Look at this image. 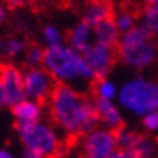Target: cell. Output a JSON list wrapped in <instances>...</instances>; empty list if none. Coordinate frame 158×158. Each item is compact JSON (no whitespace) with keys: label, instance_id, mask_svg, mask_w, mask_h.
Returning <instances> with one entry per match:
<instances>
[{"label":"cell","instance_id":"cell-5","mask_svg":"<svg viewBox=\"0 0 158 158\" xmlns=\"http://www.w3.org/2000/svg\"><path fill=\"white\" fill-rule=\"evenodd\" d=\"M116 54L125 65L135 68V70H144L157 61L158 47L155 45L152 38L149 41H144V42L118 47Z\"/></svg>","mask_w":158,"mask_h":158},{"label":"cell","instance_id":"cell-4","mask_svg":"<svg viewBox=\"0 0 158 158\" xmlns=\"http://www.w3.org/2000/svg\"><path fill=\"white\" fill-rule=\"evenodd\" d=\"M25 149L34 151L42 158H61L67 152V144L62 142L51 125L36 122L16 126Z\"/></svg>","mask_w":158,"mask_h":158},{"label":"cell","instance_id":"cell-26","mask_svg":"<svg viewBox=\"0 0 158 158\" xmlns=\"http://www.w3.org/2000/svg\"><path fill=\"white\" fill-rule=\"evenodd\" d=\"M6 2V6L9 7V9H20V7H25L26 5H29V3H32L34 0H5Z\"/></svg>","mask_w":158,"mask_h":158},{"label":"cell","instance_id":"cell-7","mask_svg":"<svg viewBox=\"0 0 158 158\" xmlns=\"http://www.w3.org/2000/svg\"><path fill=\"white\" fill-rule=\"evenodd\" d=\"M55 84L57 83L44 67L28 68L23 73L25 97L38 102L41 105L44 102H48Z\"/></svg>","mask_w":158,"mask_h":158},{"label":"cell","instance_id":"cell-17","mask_svg":"<svg viewBox=\"0 0 158 158\" xmlns=\"http://www.w3.org/2000/svg\"><path fill=\"white\" fill-rule=\"evenodd\" d=\"M134 151L139 158H158V138L151 135H141Z\"/></svg>","mask_w":158,"mask_h":158},{"label":"cell","instance_id":"cell-34","mask_svg":"<svg viewBox=\"0 0 158 158\" xmlns=\"http://www.w3.org/2000/svg\"><path fill=\"white\" fill-rule=\"evenodd\" d=\"M107 2H109V0H107Z\"/></svg>","mask_w":158,"mask_h":158},{"label":"cell","instance_id":"cell-16","mask_svg":"<svg viewBox=\"0 0 158 158\" xmlns=\"http://www.w3.org/2000/svg\"><path fill=\"white\" fill-rule=\"evenodd\" d=\"M136 19H138V13L131 7H122L116 13H113V20H115L116 28L119 29L120 35L135 28L136 26Z\"/></svg>","mask_w":158,"mask_h":158},{"label":"cell","instance_id":"cell-15","mask_svg":"<svg viewBox=\"0 0 158 158\" xmlns=\"http://www.w3.org/2000/svg\"><path fill=\"white\" fill-rule=\"evenodd\" d=\"M118 93H119V87L107 78H100V80H96L93 83L94 99L113 102L115 99H118Z\"/></svg>","mask_w":158,"mask_h":158},{"label":"cell","instance_id":"cell-19","mask_svg":"<svg viewBox=\"0 0 158 158\" xmlns=\"http://www.w3.org/2000/svg\"><path fill=\"white\" fill-rule=\"evenodd\" d=\"M141 19H142V25L151 34H158V3L145 5L141 12Z\"/></svg>","mask_w":158,"mask_h":158},{"label":"cell","instance_id":"cell-33","mask_svg":"<svg viewBox=\"0 0 158 158\" xmlns=\"http://www.w3.org/2000/svg\"><path fill=\"white\" fill-rule=\"evenodd\" d=\"M2 48H3V42L0 41V52H2Z\"/></svg>","mask_w":158,"mask_h":158},{"label":"cell","instance_id":"cell-8","mask_svg":"<svg viewBox=\"0 0 158 158\" xmlns=\"http://www.w3.org/2000/svg\"><path fill=\"white\" fill-rule=\"evenodd\" d=\"M0 84L5 90L6 105L13 107L25 97L23 73L13 64H0Z\"/></svg>","mask_w":158,"mask_h":158},{"label":"cell","instance_id":"cell-13","mask_svg":"<svg viewBox=\"0 0 158 158\" xmlns=\"http://www.w3.org/2000/svg\"><path fill=\"white\" fill-rule=\"evenodd\" d=\"M113 13L115 12H113L110 2H107V0H90L84 9L83 20L89 26L94 28L102 22L113 18Z\"/></svg>","mask_w":158,"mask_h":158},{"label":"cell","instance_id":"cell-31","mask_svg":"<svg viewBox=\"0 0 158 158\" xmlns=\"http://www.w3.org/2000/svg\"><path fill=\"white\" fill-rule=\"evenodd\" d=\"M147 5H151V3H158V0H144Z\"/></svg>","mask_w":158,"mask_h":158},{"label":"cell","instance_id":"cell-1","mask_svg":"<svg viewBox=\"0 0 158 158\" xmlns=\"http://www.w3.org/2000/svg\"><path fill=\"white\" fill-rule=\"evenodd\" d=\"M48 109L54 125L67 138H83L99 125L93 100L67 84H55Z\"/></svg>","mask_w":158,"mask_h":158},{"label":"cell","instance_id":"cell-32","mask_svg":"<svg viewBox=\"0 0 158 158\" xmlns=\"http://www.w3.org/2000/svg\"><path fill=\"white\" fill-rule=\"evenodd\" d=\"M154 42H155V45L158 47V34H155L154 35Z\"/></svg>","mask_w":158,"mask_h":158},{"label":"cell","instance_id":"cell-2","mask_svg":"<svg viewBox=\"0 0 158 158\" xmlns=\"http://www.w3.org/2000/svg\"><path fill=\"white\" fill-rule=\"evenodd\" d=\"M42 67L57 84L74 87V84H91L96 81L94 74L84 60V55L65 44L55 48H45Z\"/></svg>","mask_w":158,"mask_h":158},{"label":"cell","instance_id":"cell-24","mask_svg":"<svg viewBox=\"0 0 158 158\" xmlns=\"http://www.w3.org/2000/svg\"><path fill=\"white\" fill-rule=\"evenodd\" d=\"M42 6H49V7H65L71 3V0H34Z\"/></svg>","mask_w":158,"mask_h":158},{"label":"cell","instance_id":"cell-23","mask_svg":"<svg viewBox=\"0 0 158 158\" xmlns=\"http://www.w3.org/2000/svg\"><path fill=\"white\" fill-rule=\"evenodd\" d=\"M142 126H144L148 132H155V131H158V110L142 116Z\"/></svg>","mask_w":158,"mask_h":158},{"label":"cell","instance_id":"cell-29","mask_svg":"<svg viewBox=\"0 0 158 158\" xmlns=\"http://www.w3.org/2000/svg\"><path fill=\"white\" fill-rule=\"evenodd\" d=\"M0 158H15V155L9 149H0Z\"/></svg>","mask_w":158,"mask_h":158},{"label":"cell","instance_id":"cell-20","mask_svg":"<svg viewBox=\"0 0 158 158\" xmlns=\"http://www.w3.org/2000/svg\"><path fill=\"white\" fill-rule=\"evenodd\" d=\"M26 51V42H25L22 38H18V36H10L3 42V48H2V52L5 54L7 58H18L19 55L25 54Z\"/></svg>","mask_w":158,"mask_h":158},{"label":"cell","instance_id":"cell-18","mask_svg":"<svg viewBox=\"0 0 158 158\" xmlns=\"http://www.w3.org/2000/svg\"><path fill=\"white\" fill-rule=\"evenodd\" d=\"M141 135L132 129H128L122 126L120 129L115 131V138L118 149H134Z\"/></svg>","mask_w":158,"mask_h":158},{"label":"cell","instance_id":"cell-11","mask_svg":"<svg viewBox=\"0 0 158 158\" xmlns=\"http://www.w3.org/2000/svg\"><path fill=\"white\" fill-rule=\"evenodd\" d=\"M12 112H13L16 126L36 123L41 122L42 118V105L31 99H23L12 107Z\"/></svg>","mask_w":158,"mask_h":158},{"label":"cell","instance_id":"cell-27","mask_svg":"<svg viewBox=\"0 0 158 158\" xmlns=\"http://www.w3.org/2000/svg\"><path fill=\"white\" fill-rule=\"evenodd\" d=\"M22 158H42L39 154L34 152V151H29V149H25L23 151V157Z\"/></svg>","mask_w":158,"mask_h":158},{"label":"cell","instance_id":"cell-10","mask_svg":"<svg viewBox=\"0 0 158 158\" xmlns=\"http://www.w3.org/2000/svg\"><path fill=\"white\" fill-rule=\"evenodd\" d=\"M93 103L99 123L103 125V128L115 132L123 126V118L119 105H116L115 102L100 100V99H93Z\"/></svg>","mask_w":158,"mask_h":158},{"label":"cell","instance_id":"cell-30","mask_svg":"<svg viewBox=\"0 0 158 158\" xmlns=\"http://www.w3.org/2000/svg\"><path fill=\"white\" fill-rule=\"evenodd\" d=\"M6 19V6L0 2V23Z\"/></svg>","mask_w":158,"mask_h":158},{"label":"cell","instance_id":"cell-14","mask_svg":"<svg viewBox=\"0 0 158 158\" xmlns=\"http://www.w3.org/2000/svg\"><path fill=\"white\" fill-rule=\"evenodd\" d=\"M93 38H94L96 44H100V45L116 49L120 38V32L119 29L116 28L113 18H110V19L105 20V22L99 23L97 26H94L93 28Z\"/></svg>","mask_w":158,"mask_h":158},{"label":"cell","instance_id":"cell-28","mask_svg":"<svg viewBox=\"0 0 158 158\" xmlns=\"http://www.w3.org/2000/svg\"><path fill=\"white\" fill-rule=\"evenodd\" d=\"M6 105V94H5V90H3V87H2V84H0V109L2 107H5Z\"/></svg>","mask_w":158,"mask_h":158},{"label":"cell","instance_id":"cell-21","mask_svg":"<svg viewBox=\"0 0 158 158\" xmlns=\"http://www.w3.org/2000/svg\"><path fill=\"white\" fill-rule=\"evenodd\" d=\"M23 55H25V62H26L28 68L42 67L45 49L42 47H39L38 44H32V45L26 47V51H25Z\"/></svg>","mask_w":158,"mask_h":158},{"label":"cell","instance_id":"cell-25","mask_svg":"<svg viewBox=\"0 0 158 158\" xmlns=\"http://www.w3.org/2000/svg\"><path fill=\"white\" fill-rule=\"evenodd\" d=\"M110 158H139L134 149H116Z\"/></svg>","mask_w":158,"mask_h":158},{"label":"cell","instance_id":"cell-22","mask_svg":"<svg viewBox=\"0 0 158 158\" xmlns=\"http://www.w3.org/2000/svg\"><path fill=\"white\" fill-rule=\"evenodd\" d=\"M42 38L47 48H55L60 45H64V35L54 25H47L42 29Z\"/></svg>","mask_w":158,"mask_h":158},{"label":"cell","instance_id":"cell-9","mask_svg":"<svg viewBox=\"0 0 158 158\" xmlns=\"http://www.w3.org/2000/svg\"><path fill=\"white\" fill-rule=\"evenodd\" d=\"M83 55H84V60L89 64L91 73L94 74L96 80L107 77V74L112 71V68L115 65L116 57H118L115 48H109V47H105V45L96 42Z\"/></svg>","mask_w":158,"mask_h":158},{"label":"cell","instance_id":"cell-6","mask_svg":"<svg viewBox=\"0 0 158 158\" xmlns=\"http://www.w3.org/2000/svg\"><path fill=\"white\" fill-rule=\"evenodd\" d=\"M118 149L115 132L96 128L81 138V158H110Z\"/></svg>","mask_w":158,"mask_h":158},{"label":"cell","instance_id":"cell-3","mask_svg":"<svg viewBox=\"0 0 158 158\" xmlns=\"http://www.w3.org/2000/svg\"><path fill=\"white\" fill-rule=\"evenodd\" d=\"M118 105L136 116H145L158 110V81L135 77L119 87Z\"/></svg>","mask_w":158,"mask_h":158},{"label":"cell","instance_id":"cell-12","mask_svg":"<svg viewBox=\"0 0 158 158\" xmlns=\"http://www.w3.org/2000/svg\"><path fill=\"white\" fill-rule=\"evenodd\" d=\"M68 39V47H71L73 49H76L77 52L86 54L90 47L94 44V38H93V28L81 20L78 22L76 26H73L71 31L67 35Z\"/></svg>","mask_w":158,"mask_h":158}]
</instances>
